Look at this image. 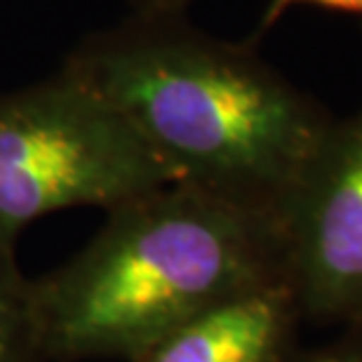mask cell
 I'll list each match as a JSON object with an SVG mask.
<instances>
[{
	"label": "cell",
	"instance_id": "6da1fadb",
	"mask_svg": "<svg viewBox=\"0 0 362 362\" xmlns=\"http://www.w3.org/2000/svg\"><path fill=\"white\" fill-rule=\"evenodd\" d=\"M125 115L175 184L275 216L332 120L250 45L134 17L64 62Z\"/></svg>",
	"mask_w": 362,
	"mask_h": 362
},
{
	"label": "cell",
	"instance_id": "7a4b0ae2",
	"mask_svg": "<svg viewBox=\"0 0 362 362\" xmlns=\"http://www.w3.org/2000/svg\"><path fill=\"white\" fill-rule=\"evenodd\" d=\"M271 212L186 184L108 209L85 247L33 280L47 362H134L243 289L280 278Z\"/></svg>",
	"mask_w": 362,
	"mask_h": 362
},
{
	"label": "cell",
	"instance_id": "3957f363",
	"mask_svg": "<svg viewBox=\"0 0 362 362\" xmlns=\"http://www.w3.org/2000/svg\"><path fill=\"white\" fill-rule=\"evenodd\" d=\"M175 179L111 101L62 66L0 94V245L47 214L113 209Z\"/></svg>",
	"mask_w": 362,
	"mask_h": 362
},
{
	"label": "cell",
	"instance_id": "277c9868",
	"mask_svg": "<svg viewBox=\"0 0 362 362\" xmlns=\"http://www.w3.org/2000/svg\"><path fill=\"white\" fill-rule=\"evenodd\" d=\"M275 223L299 313L362 322V111L332 122Z\"/></svg>",
	"mask_w": 362,
	"mask_h": 362
},
{
	"label": "cell",
	"instance_id": "5b68a950",
	"mask_svg": "<svg viewBox=\"0 0 362 362\" xmlns=\"http://www.w3.org/2000/svg\"><path fill=\"white\" fill-rule=\"evenodd\" d=\"M299 317L280 275L202 310L134 362H296L292 341Z\"/></svg>",
	"mask_w": 362,
	"mask_h": 362
},
{
	"label": "cell",
	"instance_id": "8992f818",
	"mask_svg": "<svg viewBox=\"0 0 362 362\" xmlns=\"http://www.w3.org/2000/svg\"><path fill=\"white\" fill-rule=\"evenodd\" d=\"M0 362H47L33 280L19 269L17 247L5 245H0Z\"/></svg>",
	"mask_w": 362,
	"mask_h": 362
},
{
	"label": "cell",
	"instance_id": "52a82bcc",
	"mask_svg": "<svg viewBox=\"0 0 362 362\" xmlns=\"http://www.w3.org/2000/svg\"><path fill=\"white\" fill-rule=\"evenodd\" d=\"M292 5H317V7H329V10H339V12L362 14V0H271L269 12H266L262 19V28L273 26L275 21L280 19V14Z\"/></svg>",
	"mask_w": 362,
	"mask_h": 362
},
{
	"label": "cell",
	"instance_id": "ba28073f",
	"mask_svg": "<svg viewBox=\"0 0 362 362\" xmlns=\"http://www.w3.org/2000/svg\"><path fill=\"white\" fill-rule=\"evenodd\" d=\"M193 0H129L134 17L163 19V17H184L186 7Z\"/></svg>",
	"mask_w": 362,
	"mask_h": 362
},
{
	"label": "cell",
	"instance_id": "9c48e42d",
	"mask_svg": "<svg viewBox=\"0 0 362 362\" xmlns=\"http://www.w3.org/2000/svg\"><path fill=\"white\" fill-rule=\"evenodd\" d=\"M296 362H362V337L356 339V341H351V344L339 346V349L317 353V356H313V358L296 360Z\"/></svg>",
	"mask_w": 362,
	"mask_h": 362
}]
</instances>
